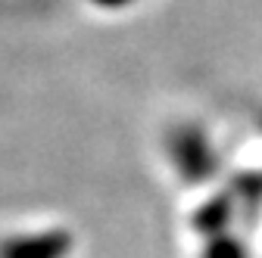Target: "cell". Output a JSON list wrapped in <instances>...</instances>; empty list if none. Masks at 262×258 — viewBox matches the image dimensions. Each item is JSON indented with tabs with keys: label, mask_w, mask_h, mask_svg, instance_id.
Here are the masks:
<instances>
[{
	"label": "cell",
	"mask_w": 262,
	"mask_h": 258,
	"mask_svg": "<svg viewBox=\"0 0 262 258\" xmlns=\"http://www.w3.org/2000/svg\"><path fill=\"white\" fill-rule=\"evenodd\" d=\"M69 252V240L53 234V237H31V240H19L4 246V258H62Z\"/></svg>",
	"instance_id": "1"
},
{
	"label": "cell",
	"mask_w": 262,
	"mask_h": 258,
	"mask_svg": "<svg viewBox=\"0 0 262 258\" xmlns=\"http://www.w3.org/2000/svg\"><path fill=\"white\" fill-rule=\"evenodd\" d=\"M206 258H244V252H241V246H234V243L219 240V243H212V249H209Z\"/></svg>",
	"instance_id": "2"
}]
</instances>
